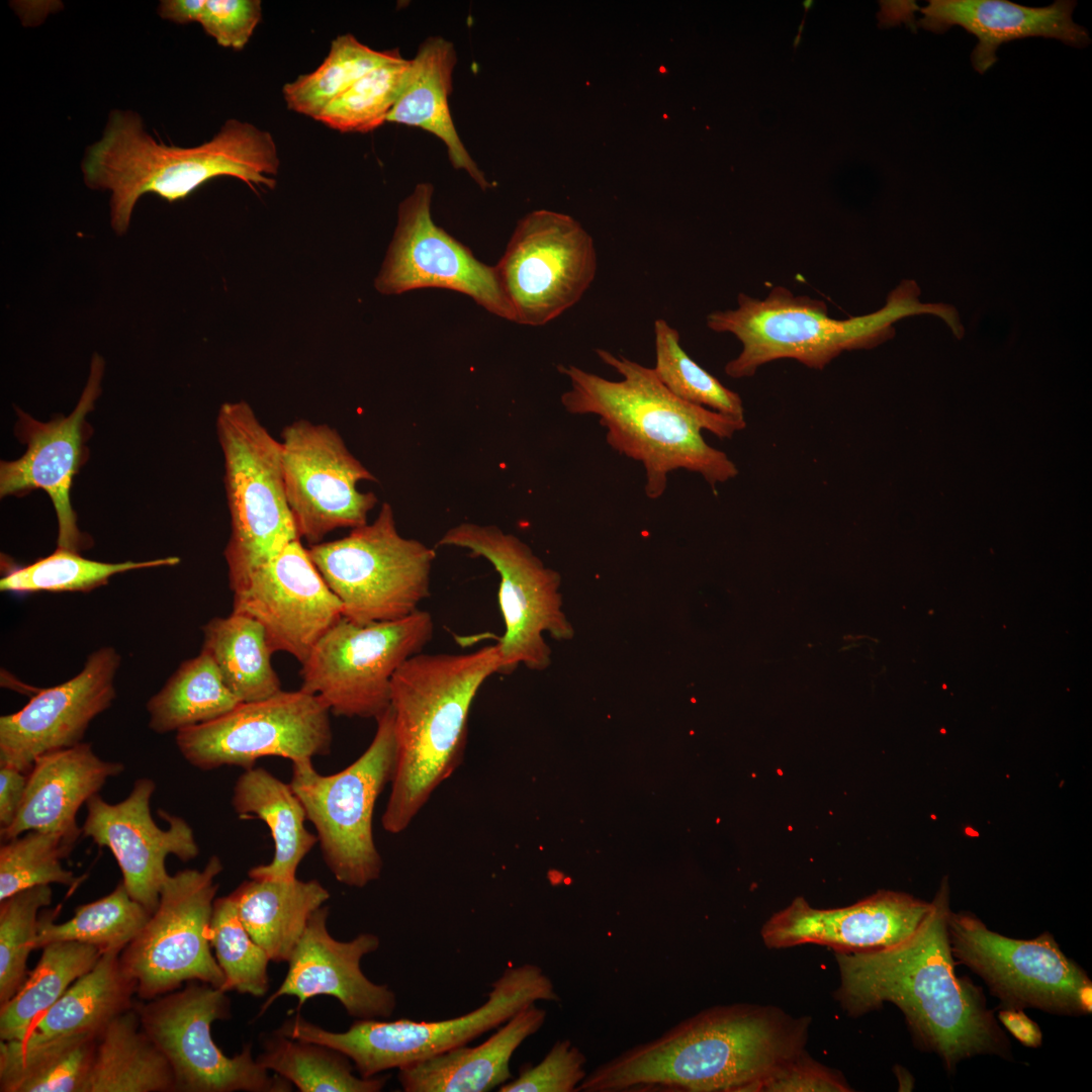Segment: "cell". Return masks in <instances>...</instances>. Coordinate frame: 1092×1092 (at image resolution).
<instances>
[{"instance_id": "obj_1", "label": "cell", "mask_w": 1092, "mask_h": 1092, "mask_svg": "<svg viewBox=\"0 0 1092 1092\" xmlns=\"http://www.w3.org/2000/svg\"><path fill=\"white\" fill-rule=\"evenodd\" d=\"M931 903L922 923L903 941L868 952H835L840 974L835 998L850 1016L884 1003L896 1005L916 1045L937 1055L949 1073L975 1056L1010 1059V1041L982 989L956 973L946 879Z\"/></svg>"}, {"instance_id": "obj_2", "label": "cell", "mask_w": 1092, "mask_h": 1092, "mask_svg": "<svg viewBox=\"0 0 1092 1092\" xmlns=\"http://www.w3.org/2000/svg\"><path fill=\"white\" fill-rule=\"evenodd\" d=\"M808 1023L778 1009L715 1006L598 1066L582 1092H752L803 1053Z\"/></svg>"}, {"instance_id": "obj_3", "label": "cell", "mask_w": 1092, "mask_h": 1092, "mask_svg": "<svg viewBox=\"0 0 1092 1092\" xmlns=\"http://www.w3.org/2000/svg\"><path fill=\"white\" fill-rule=\"evenodd\" d=\"M598 357L622 379L613 381L574 365H559L570 388L561 395L573 415H595L607 430V443L618 453L641 462L645 493L659 498L670 472L685 469L701 474L715 489L738 474L730 458L704 440L702 431L731 438L745 428V419L727 416L685 401L672 394L652 368L623 355L597 349Z\"/></svg>"}, {"instance_id": "obj_4", "label": "cell", "mask_w": 1092, "mask_h": 1092, "mask_svg": "<svg viewBox=\"0 0 1092 1092\" xmlns=\"http://www.w3.org/2000/svg\"><path fill=\"white\" fill-rule=\"evenodd\" d=\"M279 165L272 134L249 122L229 119L210 141L182 148L155 140L138 112L113 109L101 139L86 148L81 170L86 186L110 193V225L123 235L147 193L175 202L219 176L273 189L270 175Z\"/></svg>"}, {"instance_id": "obj_5", "label": "cell", "mask_w": 1092, "mask_h": 1092, "mask_svg": "<svg viewBox=\"0 0 1092 1092\" xmlns=\"http://www.w3.org/2000/svg\"><path fill=\"white\" fill-rule=\"evenodd\" d=\"M498 668L494 644L469 653L421 652L396 670L390 692L396 759L381 817L386 832L404 831L461 764L472 703Z\"/></svg>"}, {"instance_id": "obj_6", "label": "cell", "mask_w": 1092, "mask_h": 1092, "mask_svg": "<svg viewBox=\"0 0 1092 1092\" xmlns=\"http://www.w3.org/2000/svg\"><path fill=\"white\" fill-rule=\"evenodd\" d=\"M919 295L917 283L904 279L880 309L838 320L829 315L825 301L774 286L762 299L739 293L736 308L710 312L706 325L741 343L738 356L724 368L731 378L751 377L760 366L785 358L822 370L844 351L871 349L892 339L894 325L907 316L936 315L962 339L965 329L958 310L945 303L921 302Z\"/></svg>"}, {"instance_id": "obj_7", "label": "cell", "mask_w": 1092, "mask_h": 1092, "mask_svg": "<svg viewBox=\"0 0 1092 1092\" xmlns=\"http://www.w3.org/2000/svg\"><path fill=\"white\" fill-rule=\"evenodd\" d=\"M215 425L231 519L223 556L234 594L300 537L286 496L281 442L243 400L222 403Z\"/></svg>"}, {"instance_id": "obj_8", "label": "cell", "mask_w": 1092, "mask_h": 1092, "mask_svg": "<svg viewBox=\"0 0 1092 1092\" xmlns=\"http://www.w3.org/2000/svg\"><path fill=\"white\" fill-rule=\"evenodd\" d=\"M541 1000L558 1001L559 996L539 966L524 964L508 967L491 984L485 1003L455 1018L441 1021L357 1019L347 1030L335 1032L297 1015L279 1030L287 1036L322 1043L343 1053L361 1077L370 1078L465 1045Z\"/></svg>"}, {"instance_id": "obj_9", "label": "cell", "mask_w": 1092, "mask_h": 1092, "mask_svg": "<svg viewBox=\"0 0 1092 1092\" xmlns=\"http://www.w3.org/2000/svg\"><path fill=\"white\" fill-rule=\"evenodd\" d=\"M395 759L389 706L376 719L367 749L346 768L325 776L312 760L292 762L290 787L315 828L328 869L348 887L364 888L380 878L383 861L374 840L373 813L392 780Z\"/></svg>"}, {"instance_id": "obj_10", "label": "cell", "mask_w": 1092, "mask_h": 1092, "mask_svg": "<svg viewBox=\"0 0 1092 1092\" xmlns=\"http://www.w3.org/2000/svg\"><path fill=\"white\" fill-rule=\"evenodd\" d=\"M308 554L356 624L395 621L417 612L430 597L436 552L402 537L388 503L376 519L341 539L309 545Z\"/></svg>"}, {"instance_id": "obj_11", "label": "cell", "mask_w": 1092, "mask_h": 1092, "mask_svg": "<svg viewBox=\"0 0 1092 1092\" xmlns=\"http://www.w3.org/2000/svg\"><path fill=\"white\" fill-rule=\"evenodd\" d=\"M437 546L469 550L486 559L499 576L498 605L505 632L497 640L498 673L510 674L520 664L543 671L552 662L544 639L569 641L574 628L563 611L560 574L547 567L517 536L495 525L461 523L450 528Z\"/></svg>"}, {"instance_id": "obj_12", "label": "cell", "mask_w": 1092, "mask_h": 1092, "mask_svg": "<svg viewBox=\"0 0 1092 1092\" xmlns=\"http://www.w3.org/2000/svg\"><path fill=\"white\" fill-rule=\"evenodd\" d=\"M433 634V618L423 610L364 625L343 617L301 663L300 689L316 695L336 716L376 720L390 706L394 673L423 652Z\"/></svg>"}, {"instance_id": "obj_13", "label": "cell", "mask_w": 1092, "mask_h": 1092, "mask_svg": "<svg viewBox=\"0 0 1092 1092\" xmlns=\"http://www.w3.org/2000/svg\"><path fill=\"white\" fill-rule=\"evenodd\" d=\"M222 870L220 858L212 855L202 870L169 876L156 910L120 952L121 966L141 998L151 1000L192 981L223 990L224 975L209 937L215 879Z\"/></svg>"}, {"instance_id": "obj_14", "label": "cell", "mask_w": 1092, "mask_h": 1092, "mask_svg": "<svg viewBox=\"0 0 1092 1092\" xmlns=\"http://www.w3.org/2000/svg\"><path fill=\"white\" fill-rule=\"evenodd\" d=\"M220 988L192 981L180 991L138 1007L141 1025L168 1060L180 1092H288L292 1084L253 1058L251 1044L228 1057L211 1036V1024L229 1018L231 1002Z\"/></svg>"}, {"instance_id": "obj_15", "label": "cell", "mask_w": 1092, "mask_h": 1092, "mask_svg": "<svg viewBox=\"0 0 1092 1092\" xmlns=\"http://www.w3.org/2000/svg\"><path fill=\"white\" fill-rule=\"evenodd\" d=\"M947 930L957 963L982 978L1003 1007L1077 1016L1091 1012V980L1051 933L1014 939L990 930L973 914L952 911Z\"/></svg>"}, {"instance_id": "obj_16", "label": "cell", "mask_w": 1092, "mask_h": 1092, "mask_svg": "<svg viewBox=\"0 0 1092 1092\" xmlns=\"http://www.w3.org/2000/svg\"><path fill=\"white\" fill-rule=\"evenodd\" d=\"M331 711L301 689L279 691L266 699L243 702L208 722L176 733V745L201 770L221 766L249 769L265 756L312 760L330 754Z\"/></svg>"}, {"instance_id": "obj_17", "label": "cell", "mask_w": 1092, "mask_h": 1092, "mask_svg": "<svg viewBox=\"0 0 1092 1092\" xmlns=\"http://www.w3.org/2000/svg\"><path fill=\"white\" fill-rule=\"evenodd\" d=\"M494 267L513 322L541 327L582 298L596 278L598 256L577 220L539 209L518 221Z\"/></svg>"}, {"instance_id": "obj_18", "label": "cell", "mask_w": 1092, "mask_h": 1092, "mask_svg": "<svg viewBox=\"0 0 1092 1092\" xmlns=\"http://www.w3.org/2000/svg\"><path fill=\"white\" fill-rule=\"evenodd\" d=\"M281 436L285 491L300 539L312 545L337 529L366 525L377 496L360 491L357 484L377 479L338 431L297 420Z\"/></svg>"}, {"instance_id": "obj_19", "label": "cell", "mask_w": 1092, "mask_h": 1092, "mask_svg": "<svg viewBox=\"0 0 1092 1092\" xmlns=\"http://www.w3.org/2000/svg\"><path fill=\"white\" fill-rule=\"evenodd\" d=\"M433 194V185L422 182L400 202L397 224L375 288L385 295L424 288L448 289L513 322L495 267L480 262L468 247L434 222Z\"/></svg>"}, {"instance_id": "obj_20", "label": "cell", "mask_w": 1092, "mask_h": 1092, "mask_svg": "<svg viewBox=\"0 0 1092 1092\" xmlns=\"http://www.w3.org/2000/svg\"><path fill=\"white\" fill-rule=\"evenodd\" d=\"M104 361L92 356L87 383L73 412L40 422L19 407L14 435L26 446L15 460L0 462V496H23L35 489L50 496L58 520V547L79 552L92 545V539L78 527L71 503L74 477L89 457L88 441L93 428L87 416L101 393Z\"/></svg>"}, {"instance_id": "obj_21", "label": "cell", "mask_w": 1092, "mask_h": 1092, "mask_svg": "<svg viewBox=\"0 0 1092 1092\" xmlns=\"http://www.w3.org/2000/svg\"><path fill=\"white\" fill-rule=\"evenodd\" d=\"M155 790L152 779L140 778L128 796L118 803H108L99 794L94 795L86 803L87 816L81 827L85 837L110 849L128 894L151 914L170 876L167 856L189 861L199 854L193 829L185 819L160 810L169 827L162 829L156 824L151 813Z\"/></svg>"}, {"instance_id": "obj_22", "label": "cell", "mask_w": 1092, "mask_h": 1092, "mask_svg": "<svg viewBox=\"0 0 1092 1092\" xmlns=\"http://www.w3.org/2000/svg\"><path fill=\"white\" fill-rule=\"evenodd\" d=\"M233 595L232 612L260 623L273 653H288L300 664L343 618L341 601L300 539L288 544Z\"/></svg>"}, {"instance_id": "obj_23", "label": "cell", "mask_w": 1092, "mask_h": 1092, "mask_svg": "<svg viewBox=\"0 0 1092 1092\" xmlns=\"http://www.w3.org/2000/svg\"><path fill=\"white\" fill-rule=\"evenodd\" d=\"M120 663L115 648L100 647L74 677L39 690L22 709L1 716L0 765L27 774L38 756L83 742L90 723L116 697Z\"/></svg>"}, {"instance_id": "obj_24", "label": "cell", "mask_w": 1092, "mask_h": 1092, "mask_svg": "<svg viewBox=\"0 0 1092 1092\" xmlns=\"http://www.w3.org/2000/svg\"><path fill=\"white\" fill-rule=\"evenodd\" d=\"M932 903L894 891L877 893L846 907L814 908L798 897L762 926L769 948L819 944L835 952L883 949L909 937L931 910Z\"/></svg>"}, {"instance_id": "obj_25", "label": "cell", "mask_w": 1092, "mask_h": 1092, "mask_svg": "<svg viewBox=\"0 0 1092 1092\" xmlns=\"http://www.w3.org/2000/svg\"><path fill=\"white\" fill-rule=\"evenodd\" d=\"M329 908L310 916L288 963L279 988L261 1005L259 1016L281 996H292L300 1008L308 999L328 995L337 999L356 1019H387L396 1008V996L387 985L370 981L362 972L364 956L380 945L374 933H360L349 941L335 939L327 928Z\"/></svg>"}, {"instance_id": "obj_26", "label": "cell", "mask_w": 1092, "mask_h": 1092, "mask_svg": "<svg viewBox=\"0 0 1092 1092\" xmlns=\"http://www.w3.org/2000/svg\"><path fill=\"white\" fill-rule=\"evenodd\" d=\"M123 770L121 762L100 758L86 742L38 756L13 823L0 830L2 842L28 831L56 832L77 842L79 809Z\"/></svg>"}, {"instance_id": "obj_27", "label": "cell", "mask_w": 1092, "mask_h": 1092, "mask_svg": "<svg viewBox=\"0 0 1092 1092\" xmlns=\"http://www.w3.org/2000/svg\"><path fill=\"white\" fill-rule=\"evenodd\" d=\"M1075 1L1058 0L1044 7H1029L1004 0H931L922 8L919 25L942 33L959 25L978 38L971 61L980 74L996 62L997 49L1014 39L1042 36L1068 46L1089 44L1087 30L1074 22Z\"/></svg>"}, {"instance_id": "obj_28", "label": "cell", "mask_w": 1092, "mask_h": 1092, "mask_svg": "<svg viewBox=\"0 0 1092 1092\" xmlns=\"http://www.w3.org/2000/svg\"><path fill=\"white\" fill-rule=\"evenodd\" d=\"M546 1011L531 1004L482 1043L462 1045L398 1069L405 1092H486L513 1079L514 1053L544 1024Z\"/></svg>"}, {"instance_id": "obj_29", "label": "cell", "mask_w": 1092, "mask_h": 1092, "mask_svg": "<svg viewBox=\"0 0 1092 1092\" xmlns=\"http://www.w3.org/2000/svg\"><path fill=\"white\" fill-rule=\"evenodd\" d=\"M456 62V51L451 41L442 36L426 38L410 60L387 122L420 127L440 139L447 148L452 166L468 173L485 191L490 184L463 145L450 112L448 98L453 90Z\"/></svg>"}, {"instance_id": "obj_30", "label": "cell", "mask_w": 1092, "mask_h": 1092, "mask_svg": "<svg viewBox=\"0 0 1092 1092\" xmlns=\"http://www.w3.org/2000/svg\"><path fill=\"white\" fill-rule=\"evenodd\" d=\"M232 806L241 819L262 820L274 843L271 861L252 868L249 878L295 879L300 862L318 841L304 825V807L290 784L263 767L245 769L235 784Z\"/></svg>"}, {"instance_id": "obj_31", "label": "cell", "mask_w": 1092, "mask_h": 1092, "mask_svg": "<svg viewBox=\"0 0 1092 1092\" xmlns=\"http://www.w3.org/2000/svg\"><path fill=\"white\" fill-rule=\"evenodd\" d=\"M239 916L270 961L288 962L312 913L330 899L316 880L250 879L234 892Z\"/></svg>"}, {"instance_id": "obj_32", "label": "cell", "mask_w": 1092, "mask_h": 1092, "mask_svg": "<svg viewBox=\"0 0 1092 1092\" xmlns=\"http://www.w3.org/2000/svg\"><path fill=\"white\" fill-rule=\"evenodd\" d=\"M134 981L125 973L119 951L102 953L18 1041L37 1042L72 1036H98L117 1015L133 1007Z\"/></svg>"}, {"instance_id": "obj_33", "label": "cell", "mask_w": 1092, "mask_h": 1092, "mask_svg": "<svg viewBox=\"0 0 1092 1092\" xmlns=\"http://www.w3.org/2000/svg\"><path fill=\"white\" fill-rule=\"evenodd\" d=\"M176 1091L172 1068L143 1030L138 1008L122 1012L100 1032L83 1092Z\"/></svg>"}, {"instance_id": "obj_34", "label": "cell", "mask_w": 1092, "mask_h": 1092, "mask_svg": "<svg viewBox=\"0 0 1092 1092\" xmlns=\"http://www.w3.org/2000/svg\"><path fill=\"white\" fill-rule=\"evenodd\" d=\"M96 1036L0 1041L1 1092H83Z\"/></svg>"}, {"instance_id": "obj_35", "label": "cell", "mask_w": 1092, "mask_h": 1092, "mask_svg": "<svg viewBox=\"0 0 1092 1092\" xmlns=\"http://www.w3.org/2000/svg\"><path fill=\"white\" fill-rule=\"evenodd\" d=\"M202 633L201 649L211 656L225 686L241 703L266 699L282 690L271 661L273 651L256 620L232 612L210 619Z\"/></svg>"}, {"instance_id": "obj_36", "label": "cell", "mask_w": 1092, "mask_h": 1092, "mask_svg": "<svg viewBox=\"0 0 1092 1092\" xmlns=\"http://www.w3.org/2000/svg\"><path fill=\"white\" fill-rule=\"evenodd\" d=\"M102 956L91 944L58 941L42 947L35 968L15 995L0 1007L1 1040H23L67 989Z\"/></svg>"}, {"instance_id": "obj_37", "label": "cell", "mask_w": 1092, "mask_h": 1092, "mask_svg": "<svg viewBox=\"0 0 1092 1092\" xmlns=\"http://www.w3.org/2000/svg\"><path fill=\"white\" fill-rule=\"evenodd\" d=\"M241 702L225 686L204 650L183 661L146 708L149 728L158 733L179 732L220 717Z\"/></svg>"}, {"instance_id": "obj_38", "label": "cell", "mask_w": 1092, "mask_h": 1092, "mask_svg": "<svg viewBox=\"0 0 1092 1092\" xmlns=\"http://www.w3.org/2000/svg\"><path fill=\"white\" fill-rule=\"evenodd\" d=\"M262 1050L258 1063L301 1092H379L389 1078L358 1077L353 1073L352 1061L343 1053L279 1030L264 1036Z\"/></svg>"}, {"instance_id": "obj_39", "label": "cell", "mask_w": 1092, "mask_h": 1092, "mask_svg": "<svg viewBox=\"0 0 1092 1092\" xmlns=\"http://www.w3.org/2000/svg\"><path fill=\"white\" fill-rule=\"evenodd\" d=\"M151 913L133 900L122 881L108 895L76 908L72 918L55 923L53 914L39 918L34 949L58 941H77L102 953L119 951L140 933Z\"/></svg>"}, {"instance_id": "obj_40", "label": "cell", "mask_w": 1092, "mask_h": 1092, "mask_svg": "<svg viewBox=\"0 0 1092 1092\" xmlns=\"http://www.w3.org/2000/svg\"><path fill=\"white\" fill-rule=\"evenodd\" d=\"M397 50L380 52L352 34L337 36L322 65L284 85L288 109L313 119L356 81L373 69L399 59Z\"/></svg>"}, {"instance_id": "obj_41", "label": "cell", "mask_w": 1092, "mask_h": 1092, "mask_svg": "<svg viewBox=\"0 0 1092 1092\" xmlns=\"http://www.w3.org/2000/svg\"><path fill=\"white\" fill-rule=\"evenodd\" d=\"M179 562L180 558L177 556L144 561L103 562L85 558L76 551L57 548L54 553L33 563L11 567L0 579V589L18 594L90 592L106 584L118 573L175 566Z\"/></svg>"}, {"instance_id": "obj_42", "label": "cell", "mask_w": 1092, "mask_h": 1092, "mask_svg": "<svg viewBox=\"0 0 1092 1092\" xmlns=\"http://www.w3.org/2000/svg\"><path fill=\"white\" fill-rule=\"evenodd\" d=\"M655 366L659 381L676 397L744 419L742 399L694 361L680 345L679 333L665 320L654 322Z\"/></svg>"}, {"instance_id": "obj_43", "label": "cell", "mask_w": 1092, "mask_h": 1092, "mask_svg": "<svg viewBox=\"0 0 1092 1092\" xmlns=\"http://www.w3.org/2000/svg\"><path fill=\"white\" fill-rule=\"evenodd\" d=\"M210 944L224 975L223 990L261 997L269 989L266 951L243 924L234 898H216L209 929Z\"/></svg>"}, {"instance_id": "obj_44", "label": "cell", "mask_w": 1092, "mask_h": 1092, "mask_svg": "<svg viewBox=\"0 0 1092 1092\" xmlns=\"http://www.w3.org/2000/svg\"><path fill=\"white\" fill-rule=\"evenodd\" d=\"M76 842L56 832L28 831L0 847V901L41 885L73 886L75 875L62 860Z\"/></svg>"}, {"instance_id": "obj_45", "label": "cell", "mask_w": 1092, "mask_h": 1092, "mask_svg": "<svg viewBox=\"0 0 1092 1092\" xmlns=\"http://www.w3.org/2000/svg\"><path fill=\"white\" fill-rule=\"evenodd\" d=\"M410 60L400 57L356 81L316 117L341 132H369L384 122L398 97Z\"/></svg>"}, {"instance_id": "obj_46", "label": "cell", "mask_w": 1092, "mask_h": 1092, "mask_svg": "<svg viewBox=\"0 0 1092 1092\" xmlns=\"http://www.w3.org/2000/svg\"><path fill=\"white\" fill-rule=\"evenodd\" d=\"M50 885L22 890L0 901V1006L27 978L26 964L38 930V912L52 903Z\"/></svg>"}, {"instance_id": "obj_47", "label": "cell", "mask_w": 1092, "mask_h": 1092, "mask_svg": "<svg viewBox=\"0 0 1092 1092\" xmlns=\"http://www.w3.org/2000/svg\"><path fill=\"white\" fill-rule=\"evenodd\" d=\"M586 1058L569 1039L555 1041L544 1059L521 1070L499 1092H576L585 1079Z\"/></svg>"}, {"instance_id": "obj_48", "label": "cell", "mask_w": 1092, "mask_h": 1092, "mask_svg": "<svg viewBox=\"0 0 1092 1092\" xmlns=\"http://www.w3.org/2000/svg\"><path fill=\"white\" fill-rule=\"evenodd\" d=\"M259 0H204L197 22L223 48L242 50L261 20Z\"/></svg>"}, {"instance_id": "obj_49", "label": "cell", "mask_w": 1092, "mask_h": 1092, "mask_svg": "<svg viewBox=\"0 0 1092 1092\" xmlns=\"http://www.w3.org/2000/svg\"><path fill=\"white\" fill-rule=\"evenodd\" d=\"M847 1092L841 1075L800 1055L784 1062L752 1089V1092Z\"/></svg>"}, {"instance_id": "obj_50", "label": "cell", "mask_w": 1092, "mask_h": 1092, "mask_svg": "<svg viewBox=\"0 0 1092 1092\" xmlns=\"http://www.w3.org/2000/svg\"><path fill=\"white\" fill-rule=\"evenodd\" d=\"M27 783V774L9 765H0V830L9 827L19 810Z\"/></svg>"}, {"instance_id": "obj_51", "label": "cell", "mask_w": 1092, "mask_h": 1092, "mask_svg": "<svg viewBox=\"0 0 1092 1092\" xmlns=\"http://www.w3.org/2000/svg\"><path fill=\"white\" fill-rule=\"evenodd\" d=\"M998 1019L1005 1028L1023 1045L1038 1048L1042 1042V1033L1038 1024L1029 1018L1021 1008L1003 1007Z\"/></svg>"}, {"instance_id": "obj_52", "label": "cell", "mask_w": 1092, "mask_h": 1092, "mask_svg": "<svg viewBox=\"0 0 1092 1092\" xmlns=\"http://www.w3.org/2000/svg\"><path fill=\"white\" fill-rule=\"evenodd\" d=\"M204 0H162L157 12L165 20L178 24L197 22Z\"/></svg>"}]
</instances>
